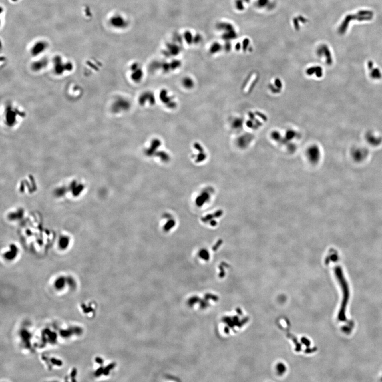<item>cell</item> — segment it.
<instances>
[{"label": "cell", "instance_id": "6da1fadb", "mask_svg": "<svg viewBox=\"0 0 382 382\" xmlns=\"http://www.w3.org/2000/svg\"><path fill=\"white\" fill-rule=\"evenodd\" d=\"M366 139L368 143L373 146H377L382 141V138L376 135L374 132L368 133L366 136Z\"/></svg>", "mask_w": 382, "mask_h": 382}, {"label": "cell", "instance_id": "7a4b0ae2", "mask_svg": "<svg viewBox=\"0 0 382 382\" xmlns=\"http://www.w3.org/2000/svg\"><path fill=\"white\" fill-rule=\"evenodd\" d=\"M321 152L319 148L316 146H312L308 150V156L312 161H316L320 157Z\"/></svg>", "mask_w": 382, "mask_h": 382}, {"label": "cell", "instance_id": "3957f363", "mask_svg": "<svg viewBox=\"0 0 382 382\" xmlns=\"http://www.w3.org/2000/svg\"><path fill=\"white\" fill-rule=\"evenodd\" d=\"M307 73L309 75H312L315 73L317 77H321L323 75L322 69L320 67L311 68L307 70Z\"/></svg>", "mask_w": 382, "mask_h": 382}, {"label": "cell", "instance_id": "277c9868", "mask_svg": "<svg viewBox=\"0 0 382 382\" xmlns=\"http://www.w3.org/2000/svg\"><path fill=\"white\" fill-rule=\"evenodd\" d=\"M248 44H249V41H248V39H246L245 40H244L243 43L244 49H245V48L247 47V46L248 45Z\"/></svg>", "mask_w": 382, "mask_h": 382}]
</instances>
